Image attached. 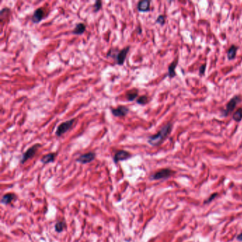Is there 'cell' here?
Instances as JSON below:
<instances>
[{"label": "cell", "instance_id": "6da1fadb", "mask_svg": "<svg viewBox=\"0 0 242 242\" xmlns=\"http://www.w3.org/2000/svg\"><path fill=\"white\" fill-rule=\"evenodd\" d=\"M173 129L172 123H168L159 131L156 134L148 136V143L153 146H158L163 142V141L170 135Z\"/></svg>", "mask_w": 242, "mask_h": 242}, {"label": "cell", "instance_id": "7a4b0ae2", "mask_svg": "<svg viewBox=\"0 0 242 242\" xmlns=\"http://www.w3.org/2000/svg\"><path fill=\"white\" fill-rule=\"evenodd\" d=\"M75 121H76L75 119L73 118L60 124L57 127V129H56V135L58 137H60L62 135H63V134H65V133H67L70 129L73 127L74 123L75 122Z\"/></svg>", "mask_w": 242, "mask_h": 242}, {"label": "cell", "instance_id": "3957f363", "mask_svg": "<svg viewBox=\"0 0 242 242\" xmlns=\"http://www.w3.org/2000/svg\"><path fill=\"white\" fill-rule=\"evenodd\" d=\"M241 101V98L239 95H235L230 100L228 101V103L226 105V108L224 109L222 112L223 116H227L228 115L233 112L234 109L236 108L237 105L239 104L240 101Z\"/></svg>", "mask_w": 242, "mask_h": 242}, {"label": "cell", "instance_id": "277c9868", "mask_svg": "<svg viewBox=\"0 0 242 242\" xmlns=\"http://www.w3.org/2000/svg\"><path fill=\"white\" fill-rule=\"evenodd\" d=\"M40 147H41V144L37 143L35 144L34 145H33L32 146H31L29 149L26 150V152H24L22 155V157H21V159L20 161V163L21 164L25 163L26 162L28 161V160L32 159L34 156L36 155L37 151Z\"/></svg>", "mask_w": 242, "mask_h": 242}, {"label": "cell", "instance_id": "5b68a950", "mask_svg": "<svg viewBox=\"0 0 242 242\" xmlns=\"http://www.w3.org/2000/svg\"><path fill=\"white\" fill-rule=\"evenodd\" d=\"M175 173V172L169 168L161 169L160 171L156 172L153 175H151L150 178L151 180H161V179H168Z\"/></svg>", "mask_w": 242, "mask_h": 242}, {"label": "cell", "instance_id": "8992f818", "mask_svg": "<svg viewBox=\"0 0 242 242\" xmlns=\"http://www.w3.org/2000/svg\"><path fill=\"white\" fill-rule=\"evenodd\" d=\"M130 50V46H126L125 48H122V50H119L117 53L116 58H115V60H116V63L119 65H123L124 63L125 60H126V56L129 53V51Z\"/></svg>", "mask_w": 242, "mask_h": 242}, {"label": "cell", "instance_id": "52a82bcc", "mask_svg": "<svg viewBox=\"0 0 242 242\" xmlns=\"http://www.w3.org/2000/svg\"><path fill=\"white\" fill-rule=\"evenodd\" d=\"M95 157H96V153L95 152H88V153L82 154L80 156L76 159V161L82 164H87L93 161L95 159Z\"/></svg>", "mask_w": 242, "mask_h": 242}, {"label": "cell", "instance_id": "ba28073f", "mask_svg": "<svg viewBox=\"0 0 242 242\" xmlns=\"http://www.w3.org/2000/svg\"><path fill=\"white\" fill-rule=\"evenodd\" d=\"M132 156V155L129 151H125V150H120V151L116 152V153L114 154V158H113V160H114V162L115 163H117L119 161L128 160Z\"/></svg>", "mask_w": 242, "mask_h": 242}, {"label": "cell", "instance_id": "9c48e42d", "mask_svg": "<svg viewBox=\"0 0 242 242\" xmlns=\"http://www.w3.org/2000/svg\"><path fill=\"white\" fill-rule=\"evenodd\" d=\"M111 112L113 114V116L116 117H123L127 115L129 112V109L126 106H120L117 107L116 108H112L111 109Z\"/></svg>", "mask_w": 242, "mask_h": 242}, {"label": "cell", "instance_id": "30bf717a", "mask_svg": "<svg viewBox=\"0 0 242 242\" xmlns=\"http://www.w3.org/2000/svg\"><path fill=\"white\" fill-rule=\"evenodd\" d=\"M44 16L45 12L44 9L43 8H38L33 14L32 17H31V21L34 23H38L44 18Z\"/></svg>", "mask_w": 242, "mask_h": 242}, {"label": "cell", "instance_id": "8fae6325", "mask_svg": "<svg viewBox=\"0 0 242 242\" xmlns=\"http://www.w3.org/2000/svg\"><path fill=\"white\" fill-rule=\"evenodd\" d=\"M150 7H151V1L143 0V1L138 2L137 9L140 12H147L150 10Z\"/></svg>", "mask_w": 242, "mask_h": 242}, {"label": "cell", "instance_id": "7c38bea8", "mask_svg": "<svg viewBox=\"0 0 242 242\" xmlns=\"http://www.w3.org/2000/svg\"><path fill=\"white\" fill-rule=\"evenodd\" d=\"M17 200V195L14 193H7L3 195L2 198L1 202L4 204H9Z\"/></svg>", "mask_w": 242, "mask_h": 242}, {"label": "cell", "instance_id": "4fadbf2b", "mask_svg": "<svg viewBox=\"0 0 242 242\" xmlns=\"http://www.w3.org/2000/svg\"><path fill=\"white\" fill-rule=\"evenodd\" d=\"M177 65V58H176L174 61L172 62V63L168 66V75L170 78L174 77L176 75V73H175V68H176Z\"/></svg>", "mask_w": 242, "mask_h": 242}, {"label": "cell", "instance_id": "5bb4252c", "mask_svg": "<svg viewBox=\"0 0 242 242\" xmlns=\"http://www.w3.org/2000/svg\"><path fill=\"white\" fill-rule=\"evenodd\" d=\"M56 156V153H49L43 156L42 159H41V162L43 164H48L50 163H53V162L55 161Z\"/></svg>", "mask_w": 242, "mask_h": 242}, {"label": "cell", "instance_id": "9a60e30c", "mask_svg": "<svg viewBox=\"0 0 242 242\" xmlns=\"http://www.w3.org/2000/svg\"><path fill=\"white\" fill-rule=\"evenodd\" d=\"M85 30H86V26L85 23H78L76 24L74 30L72 31V34L75 35H81L85 33Z\"/></svg>", "mask_w": 242, "mask_h": 242}, {"label": "cell", "instance_id": "2e32d148", "mask_svg": "<svg viewBox=\"0 0 242 242\" xmlns=\"http://www.w3.org/2000/svg\"><path fill=\"white\" fill-rule=\"evenodd\" d=\"M138 95V89H131V90H128L126 93V98L128 101H133L137 98Z\"/></svg>", "mask_w": 242, "mask_h": 242}, {"label": "cell", "instance_id": "e0dca14e", "mask_svg": "<svg viewBox=\"0 0 242 242\" xmlns=\"http://www.w3.org/2000/svg\"><path fill=\"white\" fill-rule=\"evenodd\" d=\"M238 47L235 45H232L227 50V58L229 60H234L236 57Z\"/></svg>", "mask_w": 242, "mask_h": 242}, {"label": "cell", "instance_id": "ac0fdd59", "mask_svg": "<svg viewBox=\"0 0 242 242\" xmlns=\"http://www.w3.org/2000/svg\"><path fill=\"white\" fill-rule=\"evenodd\" d=\"M66 224L65 221H59L55 224V230L58 233H60L65 229Z\"/></svg>", "mask_w": 242, "mask_h": 242}, {"label": "cell", "instance_id": "d6986e66", "mask_svg": "<svg viewBox=\"0 0 242 242\" xmlns=\"http://www.w3.org/2000/svg\"><path fill=\"white\" fill-rule=\"evenodd\" d=\"M233 119L237 122H239L242 120V108L238 109L234 113L233 116H232Z\"/></svg>", "mask_w": 242, "mask_h": 242}, {"label": "cell", "instance_id": "ffe728a7", "mask_svg": "<svg viewBox=\"0 0 242 242\" xmlns=\"http://www.w3.org/2000/svg\"><path fill=\"white\" fill-rule=\"evenodd\" d=\"M148 97L146 95H142L136 99V103L140 105H145L148 102Z\"/></svg>", "mask_w": 242, "mask_h": 242}, {"label": "cell", "instance_id": "44dd1931", "mask_svg": "<svg viewBox=\"0 0 242 242\" xmlns=\"http://www.w3.org/2000/svg\"><path fill=\"white\" fill-rule=\"evenodd\" d=\"M101 7H102V2H101V1L98 0V1L95 2L93 5L94 12H97V11H99L101 9Z\"/></svg>", "mask_w": 242, "mask_h": 242}, {"label": "cell", "instance_id": "7402d4cb", "mask_svg": "<svg viewBox=\"0 0 242 242\" xmlns=\"http://www.w3.org/2000/svg\"><path fill=\"white\" fill-rule=\"evenodd\" d=\"M165 21V17H164L163 15H159L156 20V22L157 23H159V24H160V25H161V26L164 25Z\"/></svg>", "mask_w": 242, "mask_h": 242}, {"label": "cell", "instance_id": "603a6c76", "mask_svg": "<svg viewBox=\"0 0 242 242\" xmlns=\"http://www.w3.org/2000/svg\"><path fill=\"white\" fill-rule=\"evenodd\" d=\"M218 195V194L217 193H214V194H212V195H211L210 196V198H209L205 202H204V204H206V203H210V202H212V200H214V198H216V196H217Z\"/></svg>", "mask_w": 242, "mask_h": 242}, {"label": "cell", "instance_id": "cb8c5ba5", "mask_svg": "<svg viewBox=\"0 0 242 242\" xmlns=\"http://www.w3.org/2000/svg\"><path fill=\"white\" fill-rule=\"evenodd\" d=\"M206 70V64H203L200 67V69H199V73H200V75H203L204 74V72H205Z\"/></svg>", "mask_w": 242, "mask_h": 242}, {"label": "cell", "instance_id": "d4e9b609", "mask_svg": "<svg viewBox=\"0 0 242 242\" xmlns=\"http://www.w3.org/2000/svg\"><path fill=\"white\" fill-rule=\"evenodd\" d=\"M237 239L238 241H242V232H241V234H239V235L237 236Z\"/></svg>", "mask_w": 242, "mask_h": 242}]
</instances>
